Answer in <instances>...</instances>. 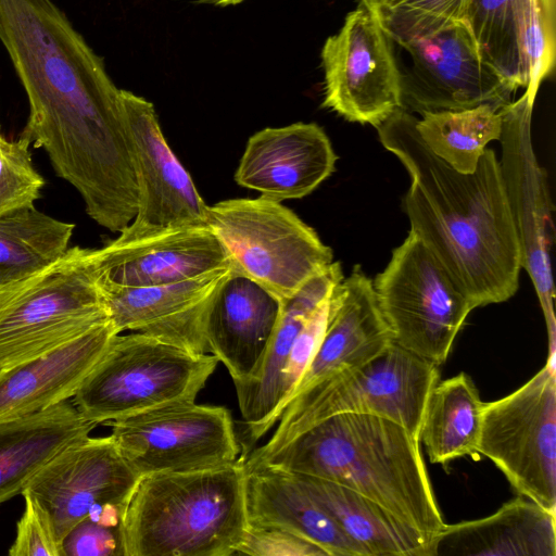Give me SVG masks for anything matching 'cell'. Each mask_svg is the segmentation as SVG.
<instances>
[{
	"mask_svg": "<svg viewBox=\"0 0 556 556\" xmlns=\"http://www.w3.org/2000/svg\"><path fill=\"white\" fill-rule=\"evenodd\" d=\"M0 41L28 98L21 137L47 152L97 224L131 220L139 191L130 138L103 60L52 0H0Z\"/></svg>",
	"mask_w": 556,
	"mask_h": 556,
	"instance_id": "6da1fadb",
	"label": "cell"
},
{
	"mask_svg": "<svg viewBox=\"0 0 556 556\" xmlns=\"http://www.w3.org/2000/svg\"><path fill=\"white\" fill-rule=\"evenodd\" d=\"M416 122L400 109L375 127L410 176L403 199L409 231L476 308L509 300L519 287L520 249L494 151L484 150L473 173H459L426 146Z\"/></svg>",
	"mask_w": 556,
	"mask_h": 556,
	"instance_id": "7a4b0ae2",
	"label": "cell"
},
{
	"mask_svg": "<svg viewBox=\"0 0 556 556\" xmlns=\"http://www.w3.org/2000/svg\"><path fill=\"white\" fill-rule=\"evenodd\" d=\"M419 442L390 419L345 413L317 422L245 468L271 467L339 483L382 506L431 544L445 522Z\"/></svg>",
	"mask_w": 556,
	"mask_h": 556,
	"instance_id": "3957f363",
	"label": "cell"
},
{
	"mask_svg": "<svg viewBox=\"0 0 556 556\" xmlns=\"http://www.w3.org/2000/svg\"><path fill=\"white\" fill-rule=\"evenodd\" d=\"M125 556H230L249 527L244 454L215 468L141 476L124 514Z\"/></svg>",
	"mask_w": 556,
	"mask_h": 556,
	"instance_id": "277c9868",
	"label": "cell"
},
{
	"mask_svg": "<svg viewBox=\"0 0 556 556\" xmlns=\"http://www.w3.org/2000/svg\"><path fill=\"white\" fill-rule=\"evenodd\" d=\"M439 365L391 343L362 366L342 370L292 399L267 442L244 456L250 467L294 437L334 415H377L395 421L419 440Z\"/></svg>",
	"mask_w": 556,
	"mask_h": 556,
	"instance_id": "5b68a950",
	"label": "cell"
},
{
	"mask_svg": "<svg viewBox=\"0 0 556 556\" xmlns=\"http://www.w3.org/2000/svg\"><path fill=\"white\" fill-rule=\"evenodd\" d=\"M92 252L68 248L48 267L1 290L0 370L47 353L109 320Z\"/></svg>",
	"mask_w": 556,
	"mask_h": 556,
	"instance_id": "8992f818",
	"label": "cell"
},
{
	"mask_svg": "<svg viewBox=\"0 0 556 556\" xmlns=\"http://www.w3.org/2000/svg\"><path fill=\"white\" fill-rule=\"evenodd\" d=\"M218 364L141 332L115 334L72 397L96 424L162 405L194 401Z\"/></svg>",
	"mask_w": 556,
	"mask_h": 556,
	"instance_id": "52a82bcc",
	"label": "cell"
},
{
	"mask_svg": "<svg viewBox=\"0 0 556 556\" xmlns=\"http://www.w3.org/2000/svg\"><path fill=\"white\" fill-rule=\"evenodd\" d=\"M205 225L223 245L231 271L281 303L333 263L332 250L312 227L281 202L261 195L207 205Z\"/></svg>",
	"mask_w": 556,
	"mask_h": 556,
	"instance_id": "ba28073f",
	"label": "cell"
},
{
	"mask_svg": "<svg viewBox=\"0 0 556 556\" xmlns=\"http://www.w3.org/2000/svg\"><path fill=\"white\" fill-rule=\"evenodd\" d=\"M393 342L443 364L473 306L425 243L409 231L372 280Z\"/></svg>",
	"mask_w": 556,
	"mask_h": 556,
	"instance_id": "9c48e42d",
	"label": "cell"
},
{
	"mask_svg": "<svg viewBox=\"0 0 556 556\" xmlns=\"http://www.w3.org/2000/svg\"><path fill=\"white\" fill-rule=\"evenodd\" d=\"M556 352L510 394L484 403L477 453L488 457L511 486L556 513Z\"/></svg>",
	"mask_w": 556,
	"mask_h": 556,
	"instance_id": "30bf717a",
	"label": "cell"
},
{
	"mask_svg": "<svg viewBox=\"0 0 556 556\" xmlns=\"http://www.w3.org/2000/svg\"><path fill=\"white\" fill-rule=\"evenodd\" d=\"M111 438L139 476L215 468L240 457L223 406L175 402L109 421Z\"/></svg>",
	"mask_w": 556,
	"mask_h": 556,
	"instance_id": "8fae6325",
	"label": "cell"
},
{
	"mask_svg": "<svg viewBox=\"0 0 556 556\" xmlns=\"http://www.w3.org/2000/svg\"><path fill=\"white\" fill-rule=\"evenodd\" d=\"M394 47V56L408 60L395 58L402 109L412 114L503 108L513 101L517 88L484 61L463 20Z\"/></svg>",
	"mask_w": 556,
	"mask_h": 556,
	"instance_id": "7c38bea8",
	"label": "cell"
},
{
	"mask_svg": "<svg viewBox=\"0 0 556 556\" xmlns=\"http://www.w3.org/2000/svg\"><path fill=\"white\" fill-rule=\"evenodd\" d=\"M534 100L523 94L502 108L503 182L516 228L520 265L530 276L544 315L548 351L556 352L555 289L551 250L554 243V206L545 170L539 165L531 140Z\"/></svg>",
	"mask_w": 556,
	"mask_h": 556,
	"instance_id": "4fadbf2b",
	"label": "cell"
},
{
	"mask_svg": "<svg viewBox=\"0 0 556 556\" xmlns=\"http://www.w3.org/2000/svg\"><path fill=\"white\" fill-rule=\"evenodd\" d=\"M323 106L349 122L377 127L402 109L393 45L364 7L351 11L321 49Z\"/></svg>",
	"mask_w": 556,
	"mask_h": 556,
	"instance_id": "5bb4252c",
	"label": "cell"
},
{
	"mask_svg": "<svg viewBox=\"0 0 556 556\" xmlns=\"http://www.w3.org/2000/svg\"><path fill=\"white\" fill-rule=\"evenodd\" d=\"M137 177L139 204L135 218L119 233L205 225L207 205L191 176L166 142L154 106L121 89Z\"/></svg>",
	"mask_w": 556,
	"mask_h": 556,
	"instance_id": "9a60e30c",
	"label": "cell"
},
{
	"mask_svg": "<svg viewBox=\"0 0 556 556\" xmlns=\"http://www.w3.org/2000/svg\"><path fill=\"white\" fill-rule=\"evenodd\" d=\"M139 478L111 435H88L47 463L25 490L48 515L60 545L92 506L127 503Z\"/></svg>",
	"mask_w": 556,
	"mask_h": 556,
	"instance_id": "2e32d148",
	"label": "cell"
},
{
	"mask_svg": "<svg viewBox=\"0 0 556 556\" xmlns=\"http://www.w3.org/2000/svg\"><path fill=\"white\" fill-rule=\"evenodd\" d=\"M92 261L99 286L144 288L188 280L229 266L227 254L206 225L119 236Z\"/></svg>",
	"mask_w": 556,
	"mask_h": 556,
	"instance_id": "e0dca14e",
	"label": "cell"
},
{
	"mask_svg": "<svg viewBox=\"0 0 556 556\" xmlns=\"http://www.w3.org/2000/svg\"><path fill=\"white\" fill-rule=\"evenodd\" d=\"M462 20L484 61L517 89L555 63V11L542 0H466Z\"/></svg>",
	"mask_w": 556,
	"mask_h": 556,
	"instance_id": "ac0fdd59",
	"label": "cell"
},
{
	"mask_svg": "<svg viewBox=\"0 0 556 556\" xmlns=\"http://www.w3.org/2000/svg\"><path fill=\"white\" fill-rule=\"evenodd\" d=\"M231 273L224 267L188 280L155 287L99 286L117 333L141 332L198 354H210L204 336L207 308Z\"/></svg>",
	"mask_w": 556,
	"mask_h": 556,
	"instance_id": "d6986e66",
	"label": "cell"
},
{
	"mask_svg": "<svg viewBox=\"0 0 556 556\" xmlns=\"http://www.w3.org/2000/svg\"><path fill=\"white\" fill-rule=\"evenodd\" d=\"M337 160L315 123L267 127L249 138L235 180L276 202L301 199L333 173Z\"/></svg>",
	"mask_w": 556,
	"mask_h": 556,
	"instance_id": "ffe728a7",
	"label": "cell"
},
{
	"mask_svg": "<svg viewBox=\"0 0 556 556\" xmlns=\"http://www.w3.org/2000/svg\"><path fill=\"white\" fill-rule=\"evenodd\" d=\"M281 302L255 281L230 273L206 312L208 353L227 368L235 387L258 372L271 342Z\"/></svg>",
	"mask_w": 556,
	"mask_h": 556,
	"instance_id": "44dd1931",
	"label": "cell"
},
{
	"mask_svg": "<svg viewBox=\"0 0 556 556\" xmlns=\"http://www.w3.org/2000/svg\"><path fill=\"white\" fill-rule=\"evenodd\" d=\"M391 343L372 280L355 265L332 290L323 337L292 399L332 375L364 365Z\"/></svg>",
	"mask_w": 556,
	"mask_h": 556,
	"instance_id": "7402d4cb",
	"label": "cell"
},
{
	"mask_svg": "<svg viewBox=\"0 0 556 556\" xmlns=\"http://www.w3.org/2000/svg\"><path fill=\"white\" fill-rule=\"evenodd\" d=\"M115 334L109 319L63 345L0 370V422L72 400Z\"/></svg>",
	"mask_w": 556,
	"mask_h": 556,
	"instance_id": "603a6c76",
	"label": "cell"
},
{
	"mask_svg": "<svg viewBox=\"0 0 556 556\" xmlns=\"http://www.w3.org/2000/svg\"><path fill=\"white\" fill-rule=\"evenodd\" d=\"M343 278L340 263L333 262L282 302L271 342L258 372L248 383L235 387L245 435L251 444L277 424L281 375L291 349L308 319Z\"/></svg>",
	"mask_w": 556,
	"mask_h": 556,
	"instance_id": "cb8c5ba5",
	"label": "cell"
},
{
	"mask_svg": "<svg viewBox=\"0 0 556 556\" xmlns=\"http://www.w3.org/2000/svg\"><path fill=\"white\" fill-rule=\"evenodd\" d=\"M556 513L518 495L490 516L444 525L430 556H555Z\"/></svg>",
	"mask_w": 556,
	"mask_h": 556,
	"instance_id": "d4e9b609",
	"label": "cell"
},
{
	"mask_svg": "<svg viewBox=\"0 0 556 556\" xmlns=\"http://www.w3.org/2000/svg\"><path fill=\"white\" fill-rule=\"evenodd\" d=\"M98 424L86 419L72 400L39 413L0 422V504L22 494L28 482L68 445Z\"/></svg>",
	"mask_w": 556,
	"mask_h": 556,
	"instance_id": "484cf974",
	"label": "cell"
},
{
	"mask_svg": "<svg viewBox=\"0 0 556 556\" xmlns=\"http://www.w3.org/2000/svg\"><path fill=\"white\" fill-rule=\"evenodd\" d=\"M247 508L250 526L292 532L328 556H365L286 471L271 467L247 470Z\"/></svg>",
	"mask_w": 556,
	"mask_h": 556,
	"instance_id": "4316f807",
	"label": "cell"
},
{
	"mask_svg": "<svg viewBox=\"0 0 556 556\" xmlns=\"http://www.w3.org/2000/svg\"><path fill=\"white\" fill-rule=\"evenodd\" d=\"M290 475L365 556H430V541L374 501L326 479Z\"/></svg>",
	"mask_w": 556,
	"mask_h": 556,
	"instance_id": "83f0119b",
	"label": "cell"
},
{
	"mask_svg": "<svg viewBox=\"0 0 556 556\" xmlns=\"http://www.w3.org/2000/svg\"><path fill=\"white\" fill-rule=\"evenodd\" d=\"M483 404L465 372L435 383L419 432L431 463L447 465L477 453Z\"/></svg>",
	"mask_w": 556,
	"mask_h": 556,
	"instance_id": "f1b7e54d",
	"label": "cell"
},
{
	"mask_svg": "<svg viewBox=\"0 0 556 556\" xmlns=\"http://www.w3.org/2000/svg\"><path fill=\"white\" fill-rule=\"evenodd\" d=\"M75 225L35 206L0 217V290L12 287L59 260L68 249Z\"/></svg>",
	"mask_w": 556,
	"mask_h": 556,
	"instance_id": "f546056e",
	"label": "cell"
},
{
	"mask_svg": "<svg viewBox=\"0 0 556 556\" xmlns=\"http://www.w3.org/2000/svg\"><path fill=\"white\" fill-rule=\"evenodd\" d=\"M502 108L490 104L463 111L426 112L417 131L426 146L455 170L473 173L486 144L500 140Z\"/></svg>",
	"mask_w": 556,
	"mask_h": 556,
	"instance_id": "4dcf8cb0",
	"label": "cell"
},
{
	"mask_svg": "<svg viewBox=\"0 0 556 556\" xmlns=\"http://www.w3.org/2000/svg\"><path fill=\"white\" fill-rule=\"evenodd\" d=\"M466 0H358L393 46L429 36L462 20Z\"/></svg>",
	"mask_w": 556,
	"mask_h": 556,
	"instance_id": "1f68e13d",
	"label": "cell"
},
{
	"mask_svg": "<svg viewBox=\"0 0 556 556\" xmlns=\"http://www.w3.org/2000/svg\"><path fill=\"white\" fill-rule=\"evenodd\" d=\"M29 146L21 136L8 140L0 135V217L35 206L40 197L45 179L33 165Z\"/></svg>",
	"mask_w": 556,
	"mask_h": 556,
	"instance_id": "d6a6232c",
	"label": "cell"
},
{
	"mask_svg": "<svg viewBox=\"0 0 556 556\" xmlns=\"http://www.w3.org/2000/svg\"><path fill=\"white\" fill-rule=\"evenodd\" d=\"M22 495L25 507L16 525V536L9 555L62 556L48 515L27 490H24Z\"/></svg>",
	"mask_w": 556,
	"mask_h": 556,
	"instance_id": "836d02e7",
	"label": "cell"
},
{
	"mask_svg": "<svg viewBox=\"0 0 556 556\" xmlns=\"http://www.w3.org/2000/svg\"><path fill=\"white\" fill-rule=\"evenodd\" d=\"M329 298L308 319L288 356L280 382V415L292 399L294 390L320 342L328 317Z\"/></svg>",
	"mask_w": 556,
	"mask_h": 556,
	"instance_id": "e575fe53",
	"label": "cell"
},
{
	"mask_svg": "<svg viewBox=\"0 0 556 556\" xmlns=\"http://www.w3.org/2000/svg\"><path fill=\"white\" fill-rule=\"evenodd\" d=\"M62 556H125L124 527H110L88 517L62 539Z\"/></svg>",
	"mask_w": 556,
	"mask_h": 556,
	"instance_id": "d590c367",
	"label": "cell"
},
{
	"mask_svg": "<svg viewBox=\"0 0 556 556\" xmlns=\"http://www.w3.org/2000/svg\"><path fill=\"white\" fill-rule=\"evenodd\" d=\"M237 554L252 556H328L311 541L270 527H248Z\"/></svg>",
	"mask_w": 556,
	"mask_h": 556,
	"instance_id": "8d00e7d4",
	"label": "cell"
},
{
	"mask_svg": "<svg viewBox=\"0 0 556 556\" xmlns=\"http://www.w3.org/2000/svg\"><path fill=\"white\" fill-rule=\"evenodd\" d=\"M243 0H199L198 3L228 7L241 3Z\"/></svg>",
	"mask_w": 556,
	"mask_h": 556,
	"instance_id": "74e56055",
	"label": "cell"
},
{
	"mask_svg": "<svg viewBox=\"0 0 556 556\" xmlns=\"http://www.w3.org/2000/svg\"><path fill=\"white\" fill-rule=\"evenodd\" d=\"M0 295H1V290H0Z\"/></svg>",
	"mask_w": 556,
	"mask_h": 556,
	"instance_id": "f35d334b",
	"label": "cell"
}]
</instances>
